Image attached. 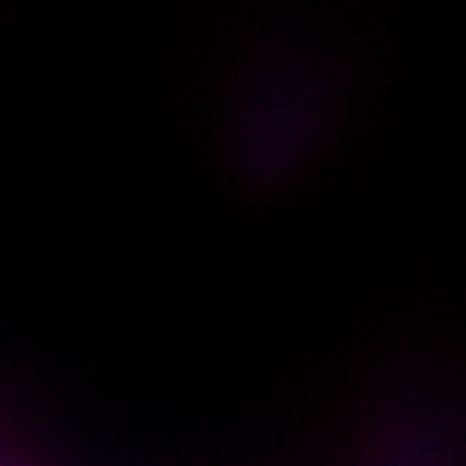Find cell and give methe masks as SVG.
Here are the masks:
<instances>
[]
</instances>
